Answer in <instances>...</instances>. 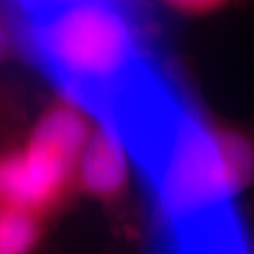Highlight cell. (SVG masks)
Instances as JSON below:
<instances>
[{"label": "cell", "mask_w": 254, "mask_h": 254, "mask_svg": "<svg viewBox=\"0 0 254 254\" xmlns=\"http://www.w3.org/2000/svg\"><path fill=\"white\" fill-rule=\"evenodd\" d=\"M165 243L192 253L250 247L236 206L254 182V143L188 108L136 160Z\"/></svg>", "instance_id": "obj_1"}, {"label": "cell", "mask_w": 254, "mask_h": 254, "mask_svg": "<svg viewBox=\"0 0 254 254\" xmlns=\"http://www.w3.org/2000/svg\"><path fill=\"white\" fill-rule=\"evenodd\" d=\"M28 57L100 119L157 68L130 0H26L3 7Z\"/></svg>", "instance_id": "obj_2"}, {"label": "cell", "mask_w": 254, "mask_h": 254, "mask_svg": "<svg viewBox=\"0 0 254 254\" xmlns=\"http://www.w3.org/2000/svg\"><path fill=\"white\" fill-rule=\"evenodd\" d=\"M85 127L73 112L53 110L27 144L0 161V198L37 212L57 196L81 150Z\"/></svg>", "instance_id": "obj_3"}, {"label": "cell", "mask_w": 254, "mask_h": 254, "mask_svg": "<svg viewBox=\"0 0 254 254\" xmlns=\"http://www.w3.org/2000/svg\"><path fill=\"white\" fill-rule=\"evenodd\" d=\"M83 180L93 192L112 193L120 188L126 175L123 144L110 130L92 140L83 157Z\"/></svg>", "instance_id": "obj_4"}, {"label": "cell", "mask_w": 254, "mask_h": 254, "mask_svg": "<svg viewBox=\"0 0 254 254\" xmlns=\"http://www.w3.org/2000/svg\"><path fill=\"white\" fill-rule=\"evenodd\" d=\"M38 236L34 213L3 200L0 205V254L27 252Z\"/></svg>", "instance_id": "obj_5"}, {"label": "cell", "mask_w": 254, "mask_h": 254, "mask_svg": "<svg viewBox=\"0 0 254 254\" xmlns=\"http://www.w3.org/2000/svg\"><path fill=\"white\" fill-rule=\"evenodd\" d=\"M163 1L170 7L185 14L203 16V14H212L220 10H225L230 6L245 4L253 0H163Z\"/></svg>", "instance_id": "obj_6"}, {"label": "cell", "mask_w": 254, "mask_h": 254, "mask_svg": "<svg viewBox=\"0 0 254 254\" xmlns=\"http://www.w3.org/2000/svg\"><path fill=\"white\" fill-rule=\"evenodd\" d=\"M11 27L9 23H6V16L0 14V63L6 60L11 46Z\"/></svg>", "instance_id": "obj_7"}, {"label": "cell", "mask_w": 254, "mask_h": 254, "mask_svg": "<svg viewBox=\"0 0 254 254\" xmlns=\"http://www.w3.org/2000/svg\"><path fill=\"white\" fill-rule=\"evenodd\" d=\"M1 1V7H6V6H10L13 3H18V1H26V0H0ZM130 1H134V0H130Z\"/></svg>", "instance_id": "obj_8"}]
</instances>
